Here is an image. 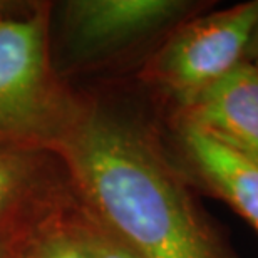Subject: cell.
I'll return each instance as SVG.
<instances>
[{
  "instance_id": "obj_1",
  "label": "cell",
  "mask_w": 258,
  "mask_h": 258,
  "mask_svg": "<svg viewBox=\"0 0 258 258\" xmlns=\"http://www.w3.org/2000/svg\"><path fill=\"white\" fill-rule=\"evenodd\" d=\"M52 154L74 195L141 258H236L138 112L84 97Z\"/></svg>"
},
{
  "instance_id": "obj_2",
  "label": "cell",
  "mask_w": 258,
  "mask_h": 258,
  "mask_svg": "<svg viewBox=\"0 0 258 258\" xmlns=\"http://www.w3.org/2000/svg\"><path fill=\"white\" fill-rule=\"evenodd\" d=\"M5 10V9H4ZM0 12V149L54 153L84 97L54 71L47 2L20 15Z\"/></svg>"
},
{
  "instance_id": "obj_3",
  "label": "cell",
  "mask_w": 258,
  "mask_h": 258,
  "mask_svg": "<svg viewBox=\"0 0 258 258\" xmlns=\"http://www.w3.org/2000/svg\"><path fill=\"white\" fill-rule=\"evenodd\" d=\"M258 22V0L179 22L141 66L138 79L183 104L246 60Z\"/></svg>"
},
{
  "instance_id": "obj_4",
  "label": "cell",
  "mask_w": 258,
  "mask_h": 258,
  "mask_svg": "<svg viewBox=\"0 0 258 258\" xmlns=\"http://www.w3.org/2000/svg\"><path fill=\"white\" fill-rule=\"evenodd\" d=\"M62 10L76 52L99 55L174 29L196 9L184 0H72Z\"/></svg>"
},
{
  "instance_id": "obj_5",
  "label": "cell",
  "mask_w": 258,
  "mask_h": 258,
  "mask_svg": "<svg viewBox=\"0 0 258 258\" xmlns=\"http://www.w3.org/2000/svg\"><path fill=\"white\" fill-rule=\"evenodd\" d=\"M169 119L258 159V66L243 60L191 99L171 107Z\"/></svg>"
},
{
  "instance_id": "obj_6",
  "label": "cell",
  "mask_w": 258,
  "mask_h": 258,
  "mask_svg": "<svg viewBox=\"0 0 258 258\" xmlns=\"http://www.w3.org/2000/svg\"><path fill=\"white\" fill-rule=\"evenodd\" d=\"M179 168L189 183L225 201L258 231V159L193 126L171 122Z\"/></svg>"
},
{
  "instance_id": "obj_7",
  "label": "cell",
  "mask_w": 258,
  "mask_h": 258,
  "mask_svg": "<svg viewBox=\"0 0 258 258\" xmlns=\"http://www.w3.org/2000/svg\"><path fill=\"white\" fill-rule=\"evenodd\" d=\"M66 186L52 153L0 149V243L15 238Z\"/></svg>"
},
{
  "instance_id": "obj_8",
  "label": "cell",
  "mask_w": 258,
  "mask_h": 258,
  "mask_svg": "<svg viewBox=\"0 0 258 258\" xmlns=\"http://www.w3.org/2000/svg\"><path fill=\"white\" fill-rule=\"evenodd\" d=\"M69 183L20 233L10 248V258H89L67 218Z\"/></svg>"
},
{
  "instance_id": "obj_9",
  "label": "cell",
  "mask_w": 258,
  "mask_h": 258,
  "mask_svg": "<svg viewBox=\"0 0 258 258\" xmlns=\"http://www.w3.org/2000/svg\"><path fill=\"white\" fill-rule=\"evenodd\" d=\"M71 188V186H69ZM67 218L89 258H141L71 189Z\"/></svg>"
},
{
  "instance_id": "obj_10",
  "label": "cell",
  "mask_w": 258,
  "mask_h": 258,
  "mask_svg": "<svg viewBox=\"0 0 258 258\" xmlns=\"http://www.w3.org/2000/svg\"><path fill=\"white\" fill-rule=\"evenodd\" d=\"M246 60H258V22L253 29V34H251L250 44H248V50H246Z\"/></svg>"
},
{
  "instance_id": "obj_11",
  "label": "cell",
  "mask_w": 258,
  "mask_h": 258,
  "mask_svg": "<svg viewBox=\"0 0 258 258\" xmlns=\"http://www.w3.org/2000/svg\"><path fill=\"white\" fill-rule=\"evenodd\" d=\"M12 240H9V241H4V243H0V258H10V248H12Z\"/></svg>"
},
{
  "instance_id": "obj_12",
  "label": "cell",
  "mask_w": 258,
  "mask_h": 258,
  "mask_svg": "<svg viewBox=\"0 0 258 258\" xmlns=\"http://www.w3.org/2000/svg\"><path fill=\"white\" fill-rule=\"evenodd\" d=\"M4 9H5V7H4V5H2V4H0V12H2V10H4Z\"/></svg>"
},
{
  "instance_id": "obj_13",
  "label": "cell",
  "mask_w": 258,
  "mask_h": 258,
  "mask_svg": "<svg viewBox=\"0 0 258 258\" xmlns=\"http://www.w3.org/2000/svg\"><path fill=\"white\" fill-rule=\"evenodd\" d=\"M253 62H255V64H256V66H258V60H253Z\"/></svg>"
}]
</instances>
